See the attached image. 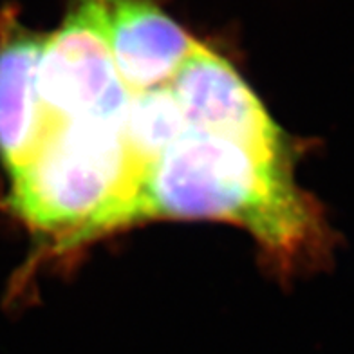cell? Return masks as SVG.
Returning a JSON list of instances; mask_svg holds the SVG:
<instances>
[{"label": "cell", "mask_w": 354, "mask_h": 354, "mask_svg": "<svg viewBox=\"0 0 354 354\" xmlns=\"http://www.w3.org/2000/svg\"><path fill=\"white\" fill-rule=\"evenodd\" d=\"M127 149L136 163L149 170L187 134L188 125L168 84L131 94L122 116Z\"/></svg>", "instance_id": "7"}, {"label": "cell", "mask_w": 354, "mask_h": 354, "mask_svg": "<svg viewBox=\"0 0 354 354\" xmlns=\"http://www.w3.org/2000/svg\"><path fill=\"white\" fill-rule=\"evenodd\" d=\"M38 96L62 122L122 116L131 94L112 60L105 0H71L62 26L47 37Z\"/></svg>", "instance_id": "3"}, {"label": "cell", "mask_w": 354, "mask_h": 354, "mask_svg": "<svg viewBox=\"0 0 354 354\" xmlns=\"http://www.w3.org/2000/svg\"><path fill=\"white\" fill-rule=\"evenodd\" d=\"M46 42L47 37L20 22L15 8L0 11V159L10 176L35 158L62 122L38 96Z\"/></svg>", "instance_id": "5"}, {"label": "cell", "mask_w": 354, "mask_h": 354, "mask_svg": "<svg viewBox=\"0 0 354 354\" xmlns=\"http://www.w3.org/2000/svg\"><path fill=\"white\" fill-rule=\"evenodd\" d=\"M122 116L60 122L35 158L10 176V210L31 230L56 239L51 253H66L140 187L147 170L127 149Z\"/></svg>", "instance_id": "2"}, {"label": "cell", "mask_w": 354, "mask_h": 354, "mask_svg": "<svg viewBox=\"0 0 354 354\" xmlns=\"http://www.w3.org/2000/svg\"><path fill=\"white\" fill-rule=\"evenodd\" d=\"M159 219L237 224L282 273L324 266L338 241L320 203L295 181L291 159L192 129L145 172L131 199L80 235L75 250Z\"/></svg>", "instance_id": "1"}, {"label": "cell", "mask_w": 354, "mask_h": 354, "mask_svg": "<svg viewBox=\"0 0 354 354\" xmlns=\"http://www.w3.org/2000/svg\"><path fill=\"white\" fill-rule=\"evenodd\" d=\"M168 87L192 131L243 145L264 158L293 156L284 132L232 64L203 44H196Z\"/></svg>", "instance_id": "4"}, {"label": "cell", "mask_w": 354, "mask_h": 354, "mask_svg": "<svg viewBox=\"0 0 354 354\" xmlns=\"http://www.w3.org/2000/svg\"><path fill=\"white\" fill-rule=\"evenodd\" d=\"M105 13L112 60L129 94L168 84L197 44L152 0H105Z\"/></svg>", "instance_id": "6"}]
</instances>
